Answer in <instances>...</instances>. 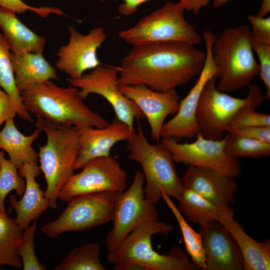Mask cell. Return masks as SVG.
<instances>
[{"label":"cell","mask_w":270,"mask_h":270,"mask_svg":"<svg viewBox=\"0 0 270 270\" xmlns=\"http://www.w3.org/2000/svg\"><path fill=\"white\" fill-rule=\"evenodd\" d=\"M212 1V6L215 8H218L226 4L230 0H210Z\"/></svg>","instance_id":"obj_42"},{"label":"cell","mask_w":270,"mask_h":270,"mask_svg":"<svg viewBox=\"0 0 270 270\" xmlns=\"http://www.w3.org/2000/svg\"><path fill=\"white\" fill-rule=\"evenodd\" d=\"M228 132L270 143V126H248L232 129Z\"/></svg>","instance_id":"obj_37"},{"label":"cell","mask_w":270,"mask_h":270,"mask_svg":"<svg viewBox=\"0 0 270 270\" xmlns=\"http://www.w3.org/2000/svg\"><path fill=\"white\" fill-rule=\"evenodd\" d=\"M35 124L47 138L46 144L39 147L38 160L46 182L45 196L50 206L56 209L60 190L74 174L80 150L79 135L72 126L56 124L39 116Z\"/></svg>","instance_id":"obj_4"},{"label":"cell","mask_w":270,"mask_h":270,"mask_svg":"<svg viewBox=\"0 0 270 270\" xmlns=\"http://www.w3.org/2000/svg\"><path fill=\"white\" fill-rule=\"evenodd\" d=\"M216 38V36L209 30L204 32L202 38L206 46L204 66L188 94L180 101L179 109L176 115L164 124L161 132V138H170L179 142L182 138H193L200 132L196 118L200 98L206 84L212 78H216L218 73L212 52V48Z\"/></svg>","instance_id":"obj_14"},{"label":"cell","mask_w":270,"mask_h":270,"mask_svg":"<svg viewBox=\"0 0 270 270\" xmlns=\"http://www.w3.org/2000/svg\"><path fill=\"white\" fill-rule=\"evenodd\" d=\"M10 58L20 93L36 84L59 80L56 70L45 58L43 53L11 52Z\"/></svg>","instance_id":"obj_22"},{"label":"cell","mask_w":270,"mask_h":270,"mask_svg":"<svg viewBox=\"0 0 270 270\" xmlns=\"http://www.w3.org/2000/svg\"><path fill=\"white\" fill-rule=\"evenodd\" d=\"M119 88L140 108L148 120L153 140L159 142L166 118L179 109L180 97L175 89L160 92L144 84L119 85Z\"/></svg>","instance_id":"obj_16"},{"label":"cell","mask_w":270,"mask_h":270,"mask_svg":"<svg viewBox=\"0 0 270 270\" xmlns=\"http://www.w3.org/2000/svg\"><path fill=\"white\" fill-rule=\"evenodd\" d=\"M196 137V140L190 143H180L170 138H162L160 142L174 162L210 168L235 178L240 176V163L225 152L224 138L220 140L208 139L200 132Z\"/></svg>","instance_id":"obj_13"},{"label":"cell","mask_w":270,"mask_h":270,"mask_svg":"<svg viewBox=\"0 0 270 270\" xmlns=\"http://www.w3.org/2000/svg\"><path fill=\"white\" fill-rule=\"evenodd\" d=\"M233 214H221L218 220L229 231L235 240L242 258L244 270L270 269V241L258 242L249 236Z\"/></svg>","instance_id":"obj_21"},{"label":"cell","mask_w":270,"mask_h":270,"mask_svg":"<svg viewBox=\"0 0 270 270\" xmlns=\"http://www.w3.org/2000/svg\"><path fill=\"white\" fill-rule=\"evenodd\" d=\"M250 22L252 40L264 44H270V18L250 14L247 16Z\"/></svg>","instance_id":"obj_36"},{"label":"cell","mask_w":270,"mask_h":270,"mask_svg":"<svg viewBox=\"0 0 270 270\" xmlns=\"http://www.w3.org/2000/svg\"><path fill=\"white\" fill-rule=\"evenodd\" d=\"M120 192L104 191L75 196L67 202L61 214L43 225L40 230L56 238L65 232H84L112 221Z\"/></svg>","instance_id":"obj_9"},{"label":"cell","mask_w":270,"mask_h":270,"mask_svg":"<svg viewBox=\"0 0 270 270\" xmlns=\"http://www.w3.org/2000/svg\"><path fill=\"white\" fill-rule=\"evenodd\" d=\"M60 190L58 198L68 202L79 194L104 191L122 192L127 186L128 174L117 160L110 155L88 162Z\"/></svg>","instance_id":"obj_12"},{"label":"cell","mask_w":270,"mask_h":270,"mask_svg":"<svg viewBox=\"0 0 270 270\" xmlns=\"http://www.w3.org/2000/svg\"><path fill=\"white\" fill-rule=\"evenodd\" d=\"M118 66H99L80 78H67L70 84L79 88L80 98L85 100L94 94L102 96L112 108L116 118L125 123L134 132V121L144 116L140 108L120 91L118 82Z\"/></svg>","instance_id":"obj_11"},{"label":"cell","mask_w":270,"mask_h":270,"mask_svg":"<svg viewBox=\"0 0 270 270\" xmlns=\"http://www.w3.org/2000/svg\"><path fill=\"white\" fill-rule=\"evenodd\" d=\"M144 182L142 171L138 170L128 188L120 192L112 220L113 226L104 240L108 252L116 248L139 225L158 219L155 204L145 197Z\"/></svg>","instance_id":"obj_10"},{"label":"cell","mask_w":270,"mask_h":270,"mask_svg":"<svg viewBox=\"0 0 270 270\" xmlns=\"http://www.w3.org/2000/svg\"><path fill=\"white\" fill-rule=\"evenodd\" d=\"M26 188V181L18 172V169L4 158V151L0 149V212H5V198L14 190L18 196H22Z\"/></svg>","instance_id":"obj_31"},{"label":"cell","mask_w":270,"mask_h":270,"mask_svg":"<svg viewBox=\"0 0 270 270\" xmlns=\"http://www.w3.org/2000/svg\"><path fill=\"white\" fill-rule=\"evenodd\" d=\"M224 150L230 156L258 158L270 155V143L244 137L232 132L224 136Z\"/></svg>","instance_id":"obj_30"},{"label":"cell","mask_w":270,"mask_h":270,"mask_svg":"<svg viewBox=\"0 0 270 270\" xmlns=\"http://www.w3.org/2000/svg\"><path fill=\"white\" fill-rule=\"evenodd\" d=\"M100 246L89 242L71 251L55 270H105L100 260Z\"/></svg>","instance_id":"obj_29"},{"label":"cell","mask_w":270,"mask_h":270,"mask_svg":"<svg viewBox=\"0 0 270 270\" xmlns=\"http://www.w3.org/2000/svg\"><path fill=\"white\" fill-rule=\"evenodd\" d=\"M181 180L184 188L222 206H230L238 189L236 178L206 167L189 166Z\"/></svg>","instance_id":"obj_19"},{"label":"cell","mask_w":270,"mask_h":270,"mask_svg":"<svg viewBox=\"0 0 270 270\" xmlns=\"http://www.w3.org/2000/svg\"><path fill=\"white\" fill-rule=\"evenodd\" d=\"M20 176L26 180V188L22 198L18 200L14 194L9 198V202L16 213L14 218L19 226L26 229L30 222L36 220L50 206V202L44 192L40 189L36 178L40 173V166L37 164L24 162L19 168Z\"/></svg>","instance_id":"obj_20"},{"label":"cell","mask_w":270,"mask_h":270,"mask_svg":"<svg viewBox=\"0 0 270 270\" xmlns=\"http://www.w3.org/2000/svg\"><path fill=\"white\" fill-rule=\"evenodd\" d=\"M218 70L216 88L230 92L250 86L260 68L252 46L250 28L246 24L225 29L212 48Z\"/></svg>","instance_id":"obj_3"},{"label":"cell","mask_w":270,"mask_h":270,"mask_svg":"<svg viewBox=\"0 0 270 270\" xmlns=\"http://www.w3.org/2000/svg\"><path fill=\"white\" fill-rule=\"evenodd\" d=\"M16 14L10 10L0 7V28L11 52L43 53L45 38L28 28Z\"/></svg>","instance_id":"obj_23"},{"label":"cell","mask_w":270,"mask_h":270,"mask_svg":"<svg viewBox=\"0 0 270 270\" xmlns=\"http://www.w3.org/2000/svg\"><path fill=\"white\" fill-rule=\"evenodd\" d=\"M184 11L178 2H168L132 26L120 31L118 36L132 46L162 41L198 44L202 37L186 20Z\"/></svg>","instance_id":"obj_7"},{"label":"cell","mask_w":270,"mask_h":270,"mask_svg":"<svg viewBox=\"0 0 270 270\" xmlns=\"http://www.w3.org/2000/svg\"><path fill=\"white\" fill-rule=\"evenodd\" d=\"M17 112L14 102L0 87V127L2 123L10 118H14Z\"/></svg>","instance_id":"obj_38"},{"label":"cell","mask_w":270,"mask_h":270,"mask_svg":"<svg viewBox=\"0 0 270 270\" xmlns=\"http://www.w3.org/2000/svg\"><path fill=\"white\" fill-rule=\"evenodd\" d=\"M79 135L80 150L74 170L82 168L90 160L110 155L112 147L121 141L128 140L134 132L116 117L105 127L74 126Z\"/></svg>","instance_id":"obj_18"},{"label":"cell","mask_w":270,"mask_h":270,"mask_svg":"<svg viewBox=\"0 0 270 270\" xmlns=\"http://www.w3.org/2000/svg\"><path fill=\"white\" fill-rule=\"evenodd\" d=\"M0 7L10 10L16 14L31 11L42 18L48 17L50 14L65 16L62 11L58 8L43 6L34 7L26 4L22 0H0Z\"/></svg>","instance_id":"obj_35"},{"label":"cell","mask_w":270,"mask_h":270,"mask_svg":"<svg viewBox=\"0 0 270 270\" xmlns=\"http://www.w3.org/2000/svg\"><path fill=\"white\" fill-rule=\"evenodd\" d=\"M270 12V0H262L260 9L256 15L265 16Z\"/></svg>","instance_id":"obj_41"},{"label":"cell","mask_w":270,"mask_h":270,"mask_svg":"<svg viewBox=\"0 0 270 270\" xmlns=\"http://www.w3.org/2000/svg\"><path fill=\"white\" fill-rule=\"evenodd\" d=\"M178 200V209L188 222L200 226L210 221L218 220L222 214H233L230 206L217 205L202 196L184 188Z\"/></svg>","instance_id":"obj_25"},{"label":"cell","mask_w":270,"mask_h":270,"mask_svg":"<svg viewBox=\"0 0 270 270\" xmlns=\"http://www.w3.org/2000/svg\"><path fill=\"white\" fill-rule=\"evenodd\" d=\"M196 45L162 41L132 46L118 66L119 85L144 84L166 92L198 76L206 52Z\"/></svg>","instance_id":"obj_1"},{"label":"cell","mask_w":270,"mask_h":270,"mask_svg":"<svg viewBox=\"0 0 270 270\" xmlns=\"http://www.w3.org/2000/svg\"><path fill=\"white\" fill-rule=\"evenodd\" d=\"M37 222H34L23 231L20 244L18 254L24 270H46L45 265L40 263L34 250V236Z\"/></svg>","instance_id":"obj_32"},{"label":"cell","mask_w":270,"mask_h":270,"mask_svg":"<svg viewBox=\"0 0 270 270\" xmlns=\"http://www.w3.org/2000/svg\"><path fill=\"white\" fill-rule=\"evenodd\" d=\"M22 232L14 218L0 212V267L22 268L18 249Z\"/></svg>","instance_id":"obj_26"},{"label":"cell","mask_w":270,"mask_h":270,"mask_svg":"<svg viewBox=\"0 0 270 270\" xmlns=\"http://www.w3.org/2000/svg\"><path fill=\"white\" fill-rule=\"evenodd\" d=\"M162 198L166 203L176 218L180 228L186 250L191 260L198 269L205 270L206 256L202 238L188 224L170 197L160 188Z\"/></svg>","instance_id":"obj_28"},{"label":"cell","mask_w":270,"mask_h":270,"mask_svg":"<svg viewBox=\"0 0 270 270\" xmlns=\"http://www.w3.org/2000/svg\"><path fill=\"white\" fill-rule=\"evenodd\" d=\"M68 43L59 48L56 55L58 59L56 66L70 78H80L84 72L101 64L97 50L106 40V34L102 26H98L86 34L78 32L73 26H68Z\"/></svg>","instance_id":"obj_15"},{"label":"cell","mask_w":270,"mask_h":270,"mask_svg":"<svg viewBox=\"0 0 270 270\" xmlns=\"http://www.w3.org/2000/svg\"><path fill=\"white\" fill-rule=\"evenodd\" d=\"M10 52L7 42L0 32V87L8 95L14 102L17 114L22 119L33 122L34 120L26 109L16 88Z\"/></svg>","instance_id":"obj_27"},{"label":"cell","mask_w":270,"mask_h":270,"mask_svg":"<svg viewBox=\"0 0 270 270\" xmlns=\"http://www.w3.org/2000/svg\"><path fill=\"white\" fill-rule=\"evenodd\" d=\"M128 141L129 158L142 168L146 198L156 204L162 198V188L170 197L178 200L184 187L170 152L160 142L150 144L139 122L137 130Z\"/></svg>","instance_id":"obj_6"},{"label":"cell","mask_w":270,"mask_h":270,"mask_svg":"<svg viewBox=\"0 0 270 270\" xmlns=\"http://www.w3.org/2000/svg\"><path fill=\"white\" fill-rule=\"evenodd\" d=\"M256 106L248 104L240 108L234 114L228 128L229 130L248 126H270V115L258 112Z\"/></svg>","instance_id":"obj_33"},{"label":"cell","mask_w":270,"mask_h":270,"mask_svg":"<svg viewBox=\"0 0 270 270\" xmlns=\"http://www.w3.org/2000/svg\"><path fill=\"white\" fill-rule=\"evenodd\" d=\"M252 46L258 60V75L266 88L264 98L270 99V44L261 43L252 40Z\"/></svg>","instance_id":"obj_34"},{"label":"cell","mask_w":270,"mask_h":270,"mask_svg":"<svg viewBox=\"0 0 270 270\" xmlns=\"http://www.w3.org/2000/svg\"><path fill=\"white\" fill-rule=\"evenodd\" d=\"M150 0H122L118 8L119 14L124 16L134 14L138 6Z\"/></svg>","instance_id":"obj_39"},{"label":"cell","mask_w":270,"mask_h":270,"mask_svg":"<svg viewBox=\"0 0 270 270\" xmlns=\"http://www.w3.org/2000/svg\"><path fill=\"white\" fill-rule=\"evenodd\" d=\"M20 95L30 114L56 124L102 128L110 124L86 106L77 88L70 84L62 88L47 80L32 86Z\"/></svg>","instance_id":"obj_2"},{"label":"cell","mask_w":270,"mask_h":270,"mask_svg":"<svg viewBox=\"0 0 270 270\" xmlns=\"http://www.w3.org/2000/svg\"><path fill=\"white\" fill-rule=\"evenodd\" d=\"M173 226L158 220H150L132 230L114 250L108 252L107 259L113 264L132 262L146 270H197L180 246L172 248L168 254H162L152 246V236L168 235Z\"/></svg>","instance_id":"obj_5"},{"label":"cell","mask_w":270,"mask_h":270,"mask_svg":"<svg viewBox=\"0 0 270 270\" xmlns=\"http://www.w3.org/2000/svg\"><path fill=\"white\" fill-rule=\"evenodd\" d=\"M216 76L204 86L198 102L196 118L200 132L204 138L222 139L236 112L242 106L252 104L260 107L265 99L258 85L248 86L246 96L240 98L222 92L216 88Z\"/></svg>","instance_id":"obj_8"},{"label":"cell","mask_w":270,"mask_h":270,"mask_svg":"<svg viewBox=\"0 0 270 270\" xmlns=\"http://www.w3.org/2000/svg\"><path fill=\"white\" fill-rule=\"evenodd\" d=\"M113 268L116 270H146L142 266L132 262L114 264Z\"/></svg>","instance_id":"obj_40"},{"label":"cell","mask_w":270,"mask_h":270,"mask_svg":"<svg viewBox=\"0 0 270 270\" xmlns=\"http://www.w3.org/2000/svg\"><path fill=\"white\" fill-rule=\"evenodd\" d=\"M206 256L204 270H242V258L238 245L227 228L212 220L199 229Z\"/></svg>","instance_id":"obj_17"},{"label":"cell","mask_w":270,"mask_h":270,"mask_svg":"<svg viewBox=\"0 0 270 270\" xmlns=\"http://www.w3.org/2000/svg\"><path fill=\"white\" fill-rule=\"evenodd\" d=\"M42 132L36 128L31 134L26 136L17 128L14 118H10L0 131V149L8 153L10 161L18 169L24 162L38 164V152L32 144Z\"/></svg>","instance_id":"obj_24"}]
</instances>
